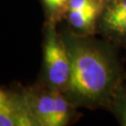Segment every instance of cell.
<instances>
[{
    "mask_svg": "<svg viewBox=\"0 0 126 126\" xmlns=\"http://www.w3.org/2000/svg\"><path fill=\"white\" fill-rule=\"evenodd\" d=\"M100 7L97 0H69V11L82 10Z\"/></svg>",
    "mask_w": 126,
    "mask_h": 126,
    "instance_id": "obj_8",
    "label": "cell"
},
{
    "mask_svg": "<svg viewBox=\"0 0 126 126\" xmlns=\"http://www.w3.org/2000/svg\"><path fill=\"white\" fill-rule=\"evenodd\" d=\"M46 6L50 9H58L67 2V0H44Z\"/></svg>",
    "mask_w": 126,
    "mask_h": 126,
    "instance_id": "obj_10",
    "label": "cell"
},
{
    "mask_svg": "<svg viewBox=\"0 0 126 126\" xmlns=\"http://www.w3.org/2000/svg\"><path fill=\"white\" fill-rule=\"evenodd\" d=\"M100 10V7L91 8V9L69 11L70 23L77 28H85L90 26L96 18Z\"/></svg>",
    "mask_w": 126,
    "mask_h": 126,
    "instance_id": "obj_5",
    "label": "cell"
},
{
    "mask_svg": "<svg viewBox=\"0 0 126 126\" xmlns=\"http://www.w3.org/2000/svg\"><path fill=\"white\" fill-rule=\"evenodd\" d=\"M45 63L48 78L56 86H62L69 80L70 58L63 44L50 33L45 45Z\"/></svg>",
    "mask_w": 126,
    "mask_h": 126,
    "instance_id": "obj_2",
    "label": "cell"
},
{
    "mask_svg": "<svg viewBox=\"0 0 126 126\" xmlns=\"http://www.w3.org/2000/svg\"><path fill=\"white\" fill-rule=\"evenodd\" d=\"M39 125L31 104L9 94L0 102V126Z\"/></svg>",
    "mask_w": 126,
    "mask_h": 126,
    "instance_id": "obj_3",
    "label": "cell"
},
{
    "mask_svg": "<svg viewBox=\"0 0 126 126\" xmlns=\"http://www.w3.org/2000/svg\"><path fill=\"white\" fill-rule=\"evenodd\" d=\"M105 20L108 25L115 31L126 34V15H108L106 14Z\"/></svg>",
    "mask_w": 126,
    "mask_h": 126,
    "instance_id": "obj_7",
    "label": "cell"
},
{
    "mask_svg": "<svg viewBox=\"0 0 126 126\" xmlns=\"http://www.w3.org/2000/svg\"><path fill=\"white\" fill-rule=\"evenodd\" d=\"M106 14L108 15L125 14L126 15V0H119L117 2H115L111 7L108 8Z\"/></svg>",
    "mask_w": 126,
    "mask_h": 126,
    "instance_id": "obj_9",
    "label": "cell"
},
{
    "mask_svg": "<svg viewBox=\"0 0 126 126\" xmlns=\"http://www.w3.org/2000/svg\"><path fill=\"white\" fill-rule=\"evenodd\" d=\"M69 86L73 93L86 99H96L108 89L111 70L99 51L86 46H77L69 52Z\"/></svg>",
    "mask_w": 126,
    "mask_h": 126,
    "instance_id": "obj_1",
    "label": "cell"
},
{
    "mask_svg": "<svg viewBox=\"0 0 126 126\" xmlns=\"http://www.w3.org/2000/svg\"><path fill=\"white\" fill-rule=\"evenodd\" d=\"M121 115H122V119L123 124L126 125V104H124V105L122 106V110H121Z\"/></svg>",
    "mask_w": 126,
    "mask_h": 126,
    "instance_id": "obj_11",
    "label": "cell"
},
{
    "mask_svg": "<svg viewBox=\"0 0 126 126\" xmlns=\"http://www.w3.org/2000/svg\"><path fill=\"white\" fill-rule=\"evenodd\" d=\"M55 107L50 126L64 125L68 121V105L62 95L54 94Z\"/></svg>",
    "mask_w": 126,
    "mask_h": 126,
    "instance_id": "obj_6",
    "label": "cell"
},
{
    "mask_svg": "<svg viewBox=\"0 0 126 126\" xmlns=\"http://www.w3.org/2000/svg\"><path fill=\"white\" fill-rule=\"evenodd\" d=\"M31 106L38 124L50 126L55 107L54 94L42 95L36 99V103L31 104Z\"/></svg>",
    "mask_w": 126,
    "mask_h": 126,
    "instance_id": "obj_4",
    "label": "cell"
}]
</instances>
